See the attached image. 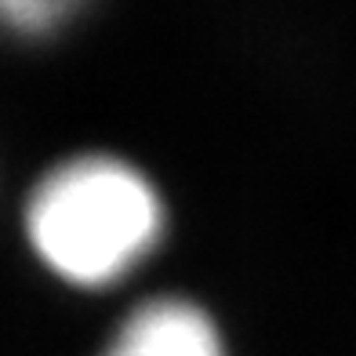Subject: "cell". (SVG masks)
I'll return each instance as SVG.
<instances>
[{"mask_svg":"<svg viewBox=\"0 0 356 356\" xmlns=\"http://www.w3.org/2000/svg\"><path fill=\"white\" fill-rule=\"evenodd\" d=\"M164 204L138 168L117 156H73L51 168L26 200L37 258L73 287H109L153 254Z\"/></svg>","mask_w":356,"mask_h":356,"instance_id":"obj_1","label":"cell"},{"mask_svg":"<svg viewBox=\"0 0 356 356\" xmlns=\"http://www.w3.org/2000/svg\"><path fill=\"white\" fill-rule=\"evenodd\" d=\"M102 356H229L225 342L200 305L186 298L142 302L113 331Z\"/></svg>","mask_w":356,"mask_h":356,"instance_id":"obj_2","label":"cell"},{"mask_svg":"<svg viewBox=\"0 0 356 356\" xmlns=\"http://www.w3.org/2000/svg\"><path fill=\"white\" fill-rule=\"evenodd\" d=\"M84 0H0V33L40 40L76 19Z\"/></svg>","mask_w":356,"mask_h":356,"instance_id":"obj_3","label":"cell"}]
</instances>
